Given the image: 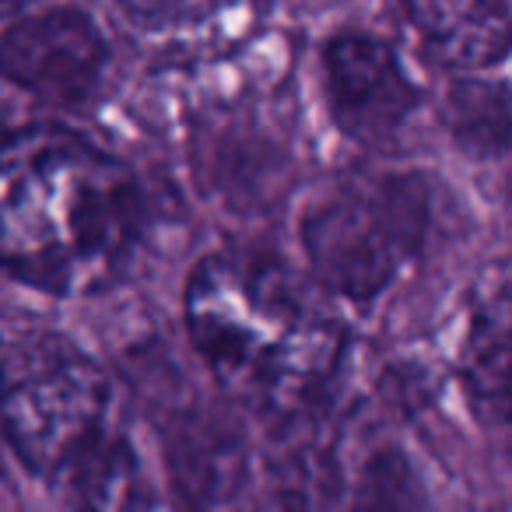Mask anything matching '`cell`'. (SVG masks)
<instances>
[{
  "instance_id": "6da1fadb",
  "label": "cell",
  "mask_w": 512,
  "mask_h": 512,
  "mask_svg": "<svg viewBox=\"0 0 512 512\" xmlns=\"http://www.w3.org/2000/svg\"><path fill=\"white\" fill-rule=\"evenodd\" d=\"M141 197L116 158L74 130H0V271L43 292H88L130 253Z\"/></svg>"
},
{
  "instance_id": "7a4b0ae2",
  "label": "cell",
  "mask_w": 512,
  "mask_h": 512,
  "mask_svg": "<svg viewBox=\"0 0 512 512\" xmlns=\"http://www.w3.org/2000/svg\"><path fill=\"white\" fill-rule=\"evenodd\" d=\"M186 327L218 383L267 418L320 400L344 351V327L320 285L239 249L207 256L190 274Z\"/></svg>"
},
{
  "instance_id": "3957f363",
  "label": "cell",
  "mask_w": 512,
  "mask_h": 512,
  "mask_svg": "<svg viewBox=\"0 0 512 512\" xmlns=\"http://www.w3.org/2000/svg\"><path fill=\"white\" fill-rule=\"evenodd\" d=\"M106 407L102 369L64 337H32L0 362V428L36 474H64L99 439Z\"/></svg>"
},
{
  "instance_id": "277c9868",
  "label": "cell",
  "mask_w": 512,
  "mask_h": 512,
  "mask_svg": "<svg viewBox=\"0 0 512 512\" xmlns=\"http://www.w3.org/2000/svg\"><path fill=\"white\" fill-rule=\"evenodd\" d=\"M418 214L421 204L407 200L404 186L320 207L306 225V249L320 281L348 299L379 295L418 239Z\"/></svg>"
},
{
  "instance_id": "5b68a950",
  "label": "cell",
  "mask_w": 512,
  "mask_h": 512,
  "mask_svg": "<svg viewBox=\"0 0 512 512\" xmlns=\"http://www.w3.org/2000/svg\"><path fill=\"white\" fill-rule=\"evenodd\" d=\"M106 64V43L81 11L29 15L0 36V74L43 99H81Z\"/></svg>"
},
{
  "instance_id": "8992f818",
  "label": "cell",
  "mask_w": 512,
  "mask_h": 512,
  "mask_svg": "<svg viewBox=\"0 0 512 512\" xmlns=\"http://www.w3.org/2000/svg\"><path fill=\"white\" fill-rule=\"evenodd\" d=\"M334 113L351 134L383 137L407 120L418 92L386 43L369 36H337L323 53Z\"/></svg>"
},
{
  "instance_id": "52a82bcc",
  "label": "cell",
  "mask_w": 512,
  "mask_h": 512,
  "mask_svg": "<svg viewBox=\"0 0 512 512\" xmlns=\"http://www.w3.org/2000/svg\"><path fill=\"white\" fill-rule=\"evenodd\" d=\"M404 8L428 50L449 67L477 71L512 50L505 0H404Z\"/></svg>"
},
{
  "instance_id": "ba28073f",
  "label": "cell",
  "mask_w": 512,
  "mask_h": 512,
  "mask_svg": "<svg viewBox=\"0 0 512 512\" xmlns=\"http://www.w3.org/2000/svg\"><path fill=\"white\" fill-rule=\"evenodd\" d=\"M463 379L484 421L512 425V285L498 288L477 313L463 351Z\"/></svg>"
},
{
  "instance_id": "9c48e42d",
  "label": "cell",
  "mask_w": 512,
  "mask_h": 512,
  "mask_svg": "<svg viewBox=\"0 0 512 512\" xmlns=\"http://www.w3.org/2000/svg\"><path fill=\"white\" fill-rule=\"evenodd\" d=\"M172 474L193 502H225L246 474L242 435L218 418L186 421L172 439Z\"/></svg>"
},
{
  "instance_id": "30bf717a",
  "label": "cell",
  "mask_w": 512,
  "mask_h": 512,
  "mask_svg": "<svg viewBox=\"0 0 512 512\" xmlns=\"http://www.w3.org/2000/svg\"><path fill=\"white\" fill-rule=\"evenodd\" d=\"M449 127L456 141L481 155L512 148V92L502 85H453L446 102Z\"/></svg>"
},
{
  "instance_id": "8fae6325",
  "label": "cell",
  "mask_w": 512,
  "mask_h": 512,
  "mask_svg": "<svg viewBox=\"0 0 512 512\" xmlns=\"http://www.w3.org/2000/svg\"><path fill=\"white\" fill-rule=\"evenodd\" d=\"M71 477L78 502L92 509H130L137 505V463L123 442L95 439L71 467L64 470Z\"/></svg>"
},
{
  "instance_id": "7c38bea8",
  "label": "cell",
  "mask_w": 512,
  "mask_h": 512,
  "mask_svg": "<svg viewBox=\"0 0 512 512\" xmlns=\"http://www.w3.org/2000/svg\"><path fill=\"white\" fill-rule=\"evenodd\" d=\"M123 15L141 29H183V25L204 22L211 15L214 0H116Z\"/></svg>"
},
{
  "instance_id": "4fadbf2b",
  "label": "cell",
  "mask_w": 512,
  "mask_h": 512,
  "mask_svg": "<svg viewBox=\"0 0 512 512\" xmlns=\"http://www.w3.org/2000/svg\"><path fill=\"white\" fill-rule=\"evenodd\" d=\"M15 4H18V0H0V15H4V11H11Z\"/></svg>"
}]
</instances>
